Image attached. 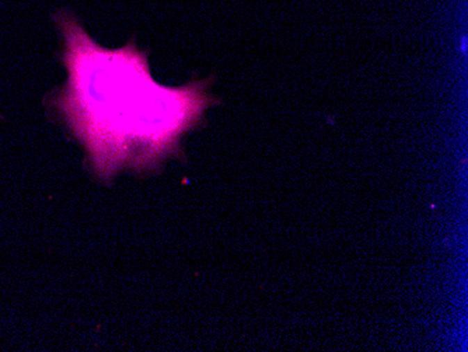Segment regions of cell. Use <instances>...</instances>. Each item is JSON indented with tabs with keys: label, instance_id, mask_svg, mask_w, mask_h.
<instances>
[{
	"label": "cell",
	"instance_id": "1",
	"mask_svg": "<svg viewBox=\"0 0 468 352\" xmlns=\"http://www.w3.org/2000/svg\"><path fill=\"white\" fill-rule=\"evenodd\" d=\"M56 23L67 79L52 104L84 147L91 170L108 182L120 170H154L178 154L182 136L215 104L208 81L160 86L135 42L110 49L70 15H58Z\"/></svg>",
	"mask_w": 468,
	"mask_h": 352
}]
</instances>
